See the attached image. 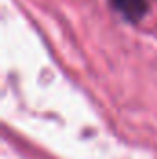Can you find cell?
Listing matches in <instances>:
<instances>
[{
	"instance_id": "6da1fadb",
	"label": "cell",
	"mask_w": 157,
	"mask_h": 159,
	"mask_svg": "<svg viewBox=\"0 0 157 159\" xmlns=\"http://www.w3.org/2000/svg\"><path fill=\"white\" fill-rule=\"evenodd\" d=\"M111 4L131 22H137L139 19H142L148 9L146 0H111Z\"/></svg>"
}]
</instances>
